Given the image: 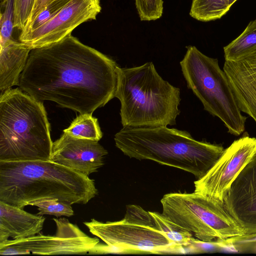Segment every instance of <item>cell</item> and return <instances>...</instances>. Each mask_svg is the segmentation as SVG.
Listing matches in <instances>:
<instances>
[{"instance_id":"6da1fadb","label":"cell","mask_w":256,"mask_h":256,"mask_svg":"<svg viewBox=\"0 0 256 256\" xmlns=\"http://www.w3.org/2000/svg\"><path fill=\"white\" fill-rule=\"evenodd\" d=\"M117 66L70 34L30 50L19 87L38 101L50 100L80 114H92L114 98Z\"/></svg>"},{"instance_id":"603a6c76","label":"cell","mask_w":256,"mask_h":256,"mask_svg":"<svg viewBox=\"0 0 256 256\" xmlns=\"http://www.w3.org/2000/svg\"><path fill=\"white\" fill-rule=\"evenodd\" d=\"M72 0H54L48 4L30 24L21 32L34 30L53 18Z\"/></svg>"},{"instance_id":"8992f818","label":"cell","mask_w":256,"mask_h":256,"mask_svg":"<svg viewBox=\"0 0 256 256\" xmlns=\"http://www.w3.org/2000/svg\"><path fill=\"white\" fill-rule=\"evenodd\" d=\"M186 48L180 65L188 88L200 100L204 110L224 122L230 134L240 136L245 130L246 117L242 114L218 59L206 56L194 46Z\"/></svg>"},{"instance_id":"5b68a950","label":"cell","mask_w":256,"mask_h":256,"mask_svg":"<svg viewBox=\"0 0 256 256\" xmlns=\"http://www.w3.org/2000/svg\"><path fill=\"white\" fill-rule=\"evenodd\" d=\"M53 142L42 102L20 88L0 96V160H51Z\"/></svg>"},{"instance_id":"4316f807","label":"cell","mask_w":256,"mask_h":256,"mask_svg":"<svg viewBox=\"0 0 256 256\" xmlns=\"http://www.w3.org/2000/svg\"><path fill=\"white\" fill-rule=\"evenodd\" d=\"M53 0H35L32 12L26 26L34 21L41 11Z\"/></svg>"},{"instance_id":"5bb4252c","label":"cell","mask_w":256,"mask_h":256,"mask_svg":"<svg viewBox=\"0 0 256 256\" xmlns=\"http://www.w3.org/2000/svg\"><path fill=\"white\" fill-rule=\"evenodd\" d=\"M226 73L242 112L256 122V51L236 60H225Z\"/></svg>"},{"instance_id":"ffe728a7","label":"cell","mask_w":256,"mask_h":256,"mask_svg":"<svg viewBox=\"0 0 256 256\" xmlns=\"http://www.w3.org/2000/svg\"><path fill=\"white\" fill-rule=\"evenodd\" d=\"M63 132L77 138L98 142L102 136L98 118L92 114H80Z\"/></svg>"},{"instance_id":"3957f363","label":"cell","mask_w":256,"mask_h":256,"mask_svg":"<svg viewBox=\"0 0 256 256\" xmlns=\"http://www.w3.org/2000/svg\"><path fill=\"white\" fill-rule=\"evenodd\" d=\"M124 155L180 168L203 177L223 152L222 145L194 140L187 131L166 126L123 127L114 135Z\"/></svg>"},{"instance_id":"cb8c5ba5","label":"cell","mask_w":256,"mask_h":256,"mask_svg":"<svg viewBox=\"0 0 256 256\" xmlns=\"http://www.w3.org/2000/svg\"><path fill=\"white\" fill-rule=\"evenodd\" d=\"M135 4L141 20H154L162 14V0H135Z\"/></svg>"},{"instance_id":"44dd1931","label":"cell","mask_w":256,"mask_h":256,"mask_svg":"<svg viewBox=\"0 0 256 256\" xmlns=\"http://www.w3.org/2000/svg\"><path fill=\"white\" fill-rule=\"evenodd\" d=\"M71 204L58 198H45L35 201L30 206H37L38 212L37 214H50L60 217L71 216L74 210Z\"/></svg>"},{"instance_id":"e0dca14e","label":"cell","mask_w":256,"mask_h":256,"mask_svg":"<svg viewBox=\"0 0 256 256\" xmlns=\"http://www.w3.org/2000/svg\"><path fill=\"white\" fill-rule=\"evenodd\" d=\"M256 51V19L248 24L243 32L224 47L225 60H236Z\"/></svg>"},{"instance_id":"d4e9b609","label":"cell","mask_w":256,"mask_h":256,"mask_svg":"<svg viewBox=\"0 0 256 256\" xmlns=\"http://www.w3.org/2000/svg\"><path fill=\"white\" fill-rule=\"evenodd\" d=\"M123 220L130 223L143 225L156 228L154 219L150 212L146 211L138 205H128L126 214Z\"/></svg>"},{"instance_id":"8fae6325","label":"cell","mask_w":256,"mask_h":256,"mask_svg":"<svg viewBox=\"0 0 256 256\" xmlns=\"http://www.w3.org/2000/svg\"><path fill=\"white\" fill-rule=\"evenodd\" d=\"M100 0H72L49 21L30 31L21 32L18 40L32 50L56 42L83 22L95 20Z\"/></svg>"},{"instance_id":"52a82bcc","label":"cell","mask_w":256,"mask_h":256,"mask_svg":"<svg viewBox=\"0 0 256 256\" xmlns=\"http://www.w3.org/2000/svg\"><path fill=\"white\" fill-rule=\"evenodd\" d=\"M160 202L162 215L193 233L201 242H211L246 234L224 204L196 192L168 194Z\"/></svg>"},{"instance_id":"9a60e30c","label":"cell","mask_w":256,"mask_h":256,"mask_svg":"<svg viewBox=\"0 0 256 256\" xmlns=\"http://www.w3.org/2000/svg\"><path fill=\"white\" fill-rule=\"evenodd\" d=\"M46 218L0 202V243L34 236L43 228Z\"/></svg>"},{"instance_id":"7c38bea8","label":"cell","mask_w":256,"mask_h":256,"mask_svg":"<svg viewBox=\"0 0 256 256\" xmlns=\"http://www.w3.org/2000/svg\"><path fill=\"white\" fill-rule=\"evenodd\" d=\"M224 205L246 234H256V154L230 184Z\"/></svg>"},{"instance_id":"484cf974","label":"cell","mask_w":256,"mask_h":256,"mask_svg":"<svg viewBox=\"0 0 256 256\" xmlns=\"http://www.w3.org/2000/svg\"><path fill=\"white\" fill-rule=\"evenodd\" d=\"M35 0H14V28L21 31L25 28L32 12Z\"/></svg>"},{"instance_id":"9c48e42d","label":"cell","mask_w":256,"mask_h":256,"mask_svg":"<svg viewBox=\"0 0 256 256\" xmlns=\"http://www.w3.org/2000/svg\"><path fill=\"white\" fill-rule=\"evenodd\" d=\"M52 220L56 228L54 234L40 232L28 238L8 240L0 243V254H85L100 242L98 238L88 236L66 218Z\"/></svg>"},{"instance_id":"f1b7e54d","label":"cell","mask_w":256,"mask_h":256,"mask_svg":"<svg viewBox=\"0 0 256 256\" xmlns=\"http://www.w3.org/2000/svg\"><path fill=\"white\" fill-rule=\"evenodd\" d=\"M6 0H0V4L2 6H4Z\"/></svg>"},{"instance_id":"d6986e66","label":"cell","mask_w":256,"mask_h":256,"mask_svg":"<svg viewBox=\"0 0 256 256\" xmlns=\"http://www.w3.org/2000/svg\"><path fill=\"white\" fill-rule=\"evenodd\" d=\"M230 8L228 0H192L190 14L206 22L220 18Z\"/></svg>"},{"instance_id":"7402d4cb","label":"cell","mask_w":256,"mask_h":256,"mask_svg":"<svg viewBox=\"0 0 256 256\" xmlns=\"http://www.w3.org/2000/svg\"><path fill=\"white\" fill-rule=\"evenodd\" d=\"M14 1L6 0L4 10L0 16V46H2L14 38L12 34L14 28Z\"/></svg>"},{"instance_id":"4fadbf2b","label":"cell","mask_w":256,"mask_h":256,"mask_svg":"<svg viewBox=\"0 0 256 256\" xmlns=\"http://www.w3.org/2000/svg\"><path fill=\"white\" fill-rule=\"evenodd\" d=\"M108 153L98 142L64 132L53 142L51 160L88 176L104 165Z\"/></svg>"},{"instance_id":"30bf717a","label":"cell","mask_w":256,"mask_h":256,"mask_svg":"<svg viewBox=\"0 0 256 256\" xmlns=\"http://www.w3.org/2000/svg\"><path fill=\"white\" fill-rule=\"evenodd\" d=\"M256 154V138L247 132L225 148L214 166L194 182V192L224 204L229 188Z\"/></svg>"},{"instance_id":"7a4b0ae2","label":"cell","mask_w":256,"mask_h":256,"mask_svg":"<svg viewBox=\"0 0 256 256\" xmlns=\"http://www.w3.org/2000/svg\"><path fill=\"white\" fill-rule=\"evenodd\" d=\"M98 193L94 180L52 160H0V202L6 204L24 208L50 198L84 204Z\"/></svg>"},{"instance_id":"ba28073f","label":"cell","mask_w":256,"mask_h":256,"mask_svg":"<svg viewBox=\"0 0 256 256\" xmlns=\"http://www.w3.org/2000/svg\"><path fill=\"white\" fill-rule=\"evenodd\" d=\"M93 235L106 244L98 243L88 254L124 252L160 253L177 248L160 230L143 225L120 221L102 222L94 218L84 222Z\"/></svg>"},{"instance_id":"ac0fdd59","label":"cell","mask_w":256,"mask_h":256,"mask_svg":"<svg viewBox=\"0 0 256 256\" xmlns=\"http://www.w3.org/2000/svg\"><path fill=\"white\" fill-rule=\"evenodd\" d=\"M153 217L156 228L161 231L178 248L192 244V233L174 222L162 214L150 212Z\"/></svg>"},{"instance_id":"277c9868","label":"cell","mask_w":256,"mask_h":256,"mask_svg":"<svg viewBox=\"0 0 256 256\" xmlns=\"http://www.w3.org/2000/svg\"><path fill=\"white\" fill-rule=\"evenodd\" d=\"M114 98L120 102L123 127L172 126L180 114V88L164 80L152 62L142 66L116 67Z\"/></svg>"},{"instance_id":"2e32d148","label":"cell","mask_w":256,"mask_h":256,"mask_svg":"<svg viewBox=\"0 0 256 256\" xmlns=\"http://www.w3.org/2000/svg\"><path fill=\"white\" fill-rule=\"evenodd\" d=\"M0 48L1 94L13 86H19L20 74L32 49L14 39Z\"/></svg>"},{"instance_id":"83f0119b","label":"cell","mask_w":256,"mask_h":256,"mask_svg":"<svg viewBox=\"0 0 256 256\" xmlns=\"http://www.w3.org/2000/svg\"><path fill=\"white\" fill-rule=\"evenodd\" d=\"M230 6L232 7V6L238 0H228Z\"/></svg>"}]
</instances>
